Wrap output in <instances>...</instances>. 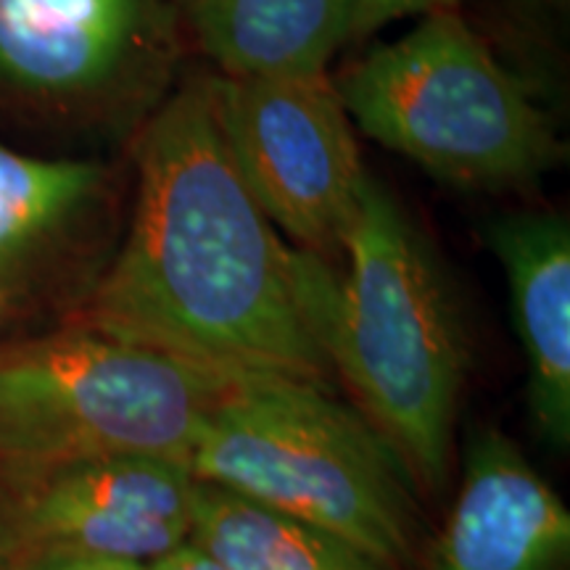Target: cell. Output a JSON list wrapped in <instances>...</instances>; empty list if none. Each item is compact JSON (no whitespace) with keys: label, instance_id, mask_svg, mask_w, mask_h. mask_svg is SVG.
I'll return each instance as SVG.
<instances>
[{"label":"cell","instance_id":"cell-11","mask_svg":"<svg viewBox=\"0 0 570 570\" xmlns=\"http://www.w3.org/2000/svg\"><path fill=\"white\" fill-rule=\"evenodd\" d=\"M223 77L317 75L348 42L356 0H173Z\"/></svg>","mask_w":570,"mask_h":570},{"label":"cell","instance_id":"cell-14","mask_svg":"<svg viewBox=\"0 0 570 570\" xmlns=\"http://www.w3.org/2000/svg\"><path fill=\"white\" fill-rule=\"evenodd\" d=\"M462 0H356L348 40L360 42L381 32L391 21L423 19L431 13L460 11Z\"/></svg>","mask_w":570,"mask_h":570},{"label":"cell","instance_id":"cell-2","mask_svg":"<svg viewBox=\"0 0 570 570\" xmlns=\"http://www.w3.org/2000/svg\"><path fill=\"white\" fill-rule=\"evenodd\" d=\"M298 285L331 373L410 470L441 494L468 375V333L431 244L370 177L341 265L298 252Z\"/></svg>","mask_w":570,"mask_h":570},{"label":"cell","instance_id":"cell-15","mask_svg":"<svg viewBox=\"0 0 570 570\" xmlns=\"http://www.w3.org/2000/svg\"><path fill=\"white\" fill-rule=\"evenodd\" d=\"M0 570H148V566L82 552H19L6 554Z\"/></svg>","mask_w":570,"mask_h":570},{"label":"cell","instance_id":"cell-5","mask_svg":"<svg viewBox=\"0 0 570 570\" xmlns=\"http://www.w3.org/2000/svg\"><path fill=\"white\" fill-rule=\"evenodd\" d=\"M235 381L71 327L0 352V481L109 454L183 460Z\"/></svg>","mask_w":570,"mask_h":570},{"label":"cell","instance_id":"cell-4","mask_svg":"<svg viewBox=\"0 0 570 570\" xmlns=\"http://www.w3.org/2000/svg\"><path fill=\"white\" fill-rule=\"evenodd\" d=\"M333 82L356 130L452 188H533L566 154L531 85L460 11L417 19Z\"/></svg>","mask_w":570,"mask_h":570},{"label":"cell","instance_id":"cell-7","mask_svg":"<svg viewBox=\"0 0 570 570\" xmlns=\"http://www.w3.org/2000/svg\"><path fill=\"white\" fill-rule=\"evenodd\" d=\"M180 48L173 0H0V90L42 109L146 122Z\"/></svg>","mask_w":570,"mask_h":570},{"label":"cell","instance_id":"cell-17","mask_svg":"<svg viewBox=\"0 0 570 570\" xmlns=\"http://www.w3.org/2000/svg\"><path fill=\"white\" fill-rule=\"evenodd\" d=\"M520 19H550L568 11L570 0H499Z\"/></svg>","mask_w":570,"mask_h":570},{"label":"cell","instance_id":"cell-6","mask_svg":"<svg viewBox=\"0 0 570 570\" xmlns=\"http://www.w3.org/2000/svg\"><path fill=\"white\" fill-rule=\"evenodd\" d=\"M214 98L240 177L298 252L341 265L367 188L354 125L327 71L223 77Z\"/></svg>","mask_w":570,"mask_h":570},{"label":"cell","instance_id":"cell-13","mask_svg":"<svg viewBox=\"0 0 570 570\" xmlns=\"http://www.w3.org/2000/svg\"><path fill=\"white\" fill-rule=\"evenodd\" d=\"M109 169L96 159H48L0 140V275L53 246L101 202Z\"/></svg>","mask_w":570,"mask_h":570},{"label":"cell","instance_id":"cell-16","mask_svg":"<svg viewBox=\"0 0 570 570\" xmlns=\"http://www.w3.org/2000/svg\"><path fill=\"white\" fill-rule=\"evenodd\" d=\"M148 570H227L219 566L212 554H206L202 547L185 541L183 547H177L175 552L164 554L161 560H156L148 566Z\"/></svg>","mask_w":570,"mask_h":570},{"label":"cell","instance_id":"cell-9","mask_svg":"<svg viewBox=\"0 0 570 570\" xmlns=\"http://www.w3.org/2000/svg\"><path fill=\"white\" fill-rule=\"evenodd\" d=\"M423 570H570V512L499 428L465 441L452 510Z\"/></svg>","mask_w":570,"mask_h":570},{"label":"cell","instance_id":"cell-18","mask_svg":"<svg viewBox=\"0 0 570 570\" xmlns=\"http://www.w3.org/2000/svg\"><path fill=\"white\" fill-rule=\"evenodd\" d=\"M3 558H6V552H3V544H0V562H3Z\"/></svg>","mask_w":570,"mask_h":570},{"label":"cell","instance_id":"cell-10","mask_svg":"<svg viewBox=\"0 0 570 570\" xmlns=\"http://www.w3.org/2000/svg\"><path fill=\"white\" fill-rule=\"evenodd\" d=\"M483 238L504 269L529 365V415L554 452L570 446V225L558 212L491 219Z\"/></svg>","mask_w":570,"mask_h":570},{"label":"cell","instance_id":"cell-12","mask_svg":"<svg viewBox=\"0 0 570 570\" xmlns=\"http://www.w3.org/2000/svg\"><path fill=\"white\" fill-rule=\"evenodd\" d=\"M188 541L227 570H402L336 533L202 481Z\"/></svg>","mask_w":570,"mask_h":570},{"label":"cell","instance_id":"cell-1","mask_svg":"<svg viewBox=\"0 0 570 570\" xmlns=\"http://www.w3.org/2000/svg\"><path fill=\"white\" fill-rule=\"evenodd\" d=\"M125 244L75 327L230 377L331 383L306 320L298 248L256 204L227 148L214 75L185 77L140 127Z\"/></svg>","mask_w":570,"mask_h":570},{"label":"cell","instance_id":"cell-3","mask_svg":"<svg viewBox=\"0 0 570 570\" xmlns=\"http://www.w3.org/2000/svg\"><path fill=\"white\" fill-rule=\"evenodd\" d=\"M196 481L317 525L412 570L423 558L415 481L360 410L325 386L235 377L188 454Z\"/></svg>","mask_w":570,"mask_h":570},{"label":"cell","instance_id":"cell-8","mask_svg":"<svg viewBox=\"0 0 570 570\" xmlns=\"http://www.w3.org/2000/svg\"><path fill=\"white\" fill-rule=\"evenodd\" d=\"M196 479L183 460L109 454L0 481L6 554L82 552L151 566L190 539Z\"/></svg>","mask_w":570,"mask_h":570}]
</instances>
